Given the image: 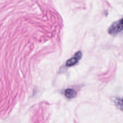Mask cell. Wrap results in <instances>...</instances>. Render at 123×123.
Returning <instances> with one entry per match:
<instances>
[{
  "mask_svg": "<svg viewBox=\"0 0 123 123\" xmlns=\"http://www.w3.org/2000/svg\"><path fill=\"white\" fill-rule=\"evenodd\" d=\"M64 95L66 98H72L76 96V92L74 89L68 88L65 90Z\"/></svg>",
  "mask_w": 123,
  "mask_h": 123,
  "instance_id": "cell-3",
  "label": "cell"
},
{
  "mask_svg": "<svg viewBox=\"0 0 123 123\" xmlns=\"http://www.w3.org/2000/svg\"><path fill=\"white\" fill-rule=\"evenodd\" d=\"M82 53L81 51H77L75 53L74 57L68 60L66 62V66L71 67L76 64L82 58Z\"/></svg>",
  "mask_w": 123,
  "mask_h": 123,
  "instance_id": "cell-2",
  "label": "cell"
},
{
  "mask_svg": "<svg viewBox=\"0 0 123 123\" xmlns=\"http://www.w3.org/2000/svg\"><path fill=\"white\" fill-rule=\"evenodd\" d=\"M115 102L117 106L123 111V98H116Z\"/></svg>",
  "mask_w": 123,
  "mask_h": 123,
  "instance_id": "cell-4",
  "label": "cell"
},
{
  "mask_svg": "<svg viewBox=\"0 0 123 123\" xmlns=\"http://www.w3.org/2000/svg\"><path fill=\"white\" fill-rule=\"evenodd\" d=\"M108 32L111 35H116L123 32V18L114 22L108 28Z\"/></svg>",
  "mask_w": 123,
  "mask_h": 123,
  "instance_id": "cell-1",
  "label": "cell"
}]
</instances>
